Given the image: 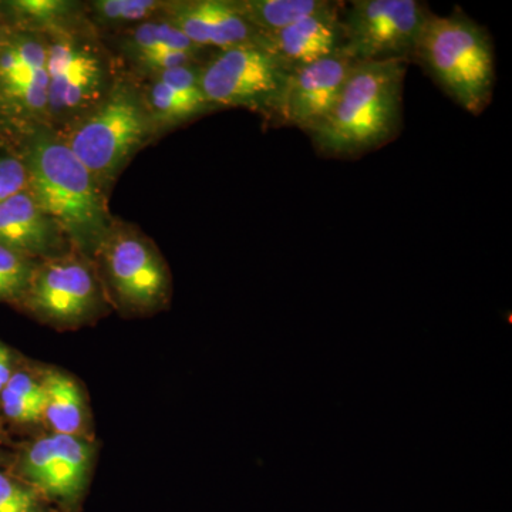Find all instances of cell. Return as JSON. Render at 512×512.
<instances>
[{
    "label": "cell",
    "mask_w": 512,
    "mask_h": 512,
    "mask_svg": "<svg viewBox=\"0 0 512 512\" xmlns=\"http://www.w3.org/2000/svg\"><path fill=\"white\" fill-rule=\"evenodd\" d=\"M407 66L406 60L357 63L328 117L308 134L316 153L360 157L399 136Z\"/></svg>",
    "instance_id": "6da1fadb"
},
{
    "label": "cell",
    "mask_w": 512,
    "mask_h": 512,
    "mask_svg": "<svg viewBox=\"0 0 512 512\" xmlns=\"http://www.w3.org/2000/svg\"><path fill=\"white\" fill-rule=\"evenodd\" d=\"M23 163L28 191L60 232L84 252L100 251L111 229L103 188L63 138L37 134Z\"/></svg>",
    "instance_id": "7a4b0ae2"
},
{
    "label": "cell",
    "mask_w": 512,
    "mask_h": 512,
    "mask_svg": "<svg viewBox=\"0 0 512 512\" xmlns=\"http://www.w3.org/2000/svg\"><path fill=\"white\" fill-rule=\"evenodd\" d=\"M451 100L474 116L493 100L495 56L491 37L463 10L431 15L412 56Z\"/></svg>",
    "instance_id": "3957f363"
},
{
    "label": "cell",
    "mask_w": 512,
    "mask_h": 512,
    "mask_svg": "<svg viewBox=\"0 0 512 512\" xmlns=\"http://www.w3.org/2000/svg\"><path fill=\"white\" fill-rule=\"evenodd\" d=\"M293 70L258 43L218 50L200 69V86L214 109L242 107L284 126Z\"/></svg>",
    "instance_id": "277c9868"
},
{
    "label": "cell",
    "mask_w": 512,
    "mask_h": 512,
    "mask_svg": "<svg viewBox=\"0 0 512 512\" xmlns=\"http://www.w3.org/2000/svg\"><path fill=\"white\" fill-rule=\"evenodd\" d=\"M147 114L128 90H114L63 138L101 188L106 187L140 147L148 130Z\"/></svg>",
    "instance_id": "5b68a950"
},
{
    "label": "cell",
    "mask_w": 512,
    "mask_h": 512,
    "mask_svg": "<svg viewBox=\"0 0 512 512\" xmlns=\"http://www.w3.org/2000/svg\"><path fill=\"white\" fill-rule=\"evenodd\" d=\"M431 12L417 0H353L342 10L343 52L357 63L406 60Z\"/></svg>",
    "instance_id": "8992f818"
},
{
    "label": "cell",
    "mask_w": 512,
    "mask_h": 512,
    "mask_svg": "<svg viewBox=\"0 0 512 512\" xmlns=\"http://www.w3.org/2000/svg\"><path fill=\"white\" fill-rule=\"evenodd\" d=\"M47 45V119L92 111L106 96V60L93 42L55 30Z\"/></svg>",
    "instance_id": "52a82bcc"
},
{
    "label": "cell",
    "mask_w": 512,
    "mask_h": 512,
    "mask_svg": "<svg viewBox=\"0 0 512 512\" xmlns=\"http://www.w3.org/2000/svg\"><path fill=\"white\" fill-rule=\"evenodd\" d=\"M92 458L93 448L82 437L49 434L23 453L18 478L57 510L74 512L89 485Z\"/></svg>",
    "instance_id": "ba28073f"
},
{
    "label": "cell",
    "mask_w": 512,
    "mask_h": 512,
    "mask_svg": "<svg viewBox=\"0 0 512 512\" xmlns=\"http://www.w3.org/2000/svg\"><path fill=\"white\" fill-rule=\"evenodd\" d=\"M22 299L46 322L73 326L92 318L99 309L100 288L82 259L56 256L35 268Z\"/></svg>",
    "instance_id": "9c48e42d"
},
{
    "label": "cell",
    "mask_w": 512,
    "mask_h": 512,
    "mask_svg": "<svg viewBox=\"0 0 512 512\" xmlns=\"http://www.w3.org/2000/svg\"><path fill=\"white\" fill-rule=\"evenodd\" d=\"M100 249L121 303L136 311H148L164 301L167 269L150 242L134 232L111 228Z\"/></svg>",
    "instance_id": "30bf717a"
},
{
    "label": "cell",
    "mask_w": 512,
    "mask_h": 512,
    "mask_svg": "<svg viewBox=\"0 0 512 512\" xmlns=\"http://www.w3.org/2000/svg\"><path fill=\"white\" fill-rule=\"evenodd\" d=\"M47 45L32 33L10 35L0 47V109L23 120L47 117Z\"/></svg>",
    "instance_id": "8fae6325"
},
{
    "label": "cell",
    "mask_w": 512,
    "mask_h": 512,
    "mask_svg": "<svg viewBox=\"0 0 512 512\" xmlns=\"http://www.w3.org/2000/svg\"><path fill=\"white\" fill-rule=\"evenodd\" d=\"M357 62L345 52L293 70L286 93L284 126L309 134L328 117Z\"/></svg>",
    "instance_id": "7c38bea8"
},
{
    "label": "cell",
    "mask_w": 512,
    "mask_h": 512,
    "mask_svg": "<svg viewBox=\"0 0 512 512\" xmlns=\"http://www.w3.org/2000/svg\"><path fill=\"white\" fill-rule=\"evenodd\" d=\"M345 2L332 3L279 32L261 35L259 45L284 60L292 70L343 52L345 32L342 10Z\"/></svg>",
    "instance_id": "4fadbf2b"
},
{
    "label": "cell",
    "mask_w": 512,
    "mask_h": 512,
    "mask_svg": "<svg viewBox=\"0 0 512 512\" xmlns=\"http://www.w3.org/2000/svg\"><path fill=\"white\" fill-rule=\"evenodd\" d=\"M171 9L170 22L202 49L259 45L261 40V33L249 25L234 0H194L177 3Z\"/></svg>",
    "instance_id": "5bb4252c"
},
{
    "label": "cell",
    "mask_w": 512,
    "mask_h": 512,
    "mask_svg": "<svg viewBox=\"0 0 512 512\" xmlns=\"http://www.w3.org/2000/svg\"><path fill=\"white\" fill-rule=\"evenodd\" d=\"M62 232L28 190L0 204V245L33 258L50 256L62 245Z\"/></svg>",
    "instance_id": "9a60e30c"
},
{
    "label": "cell",
    "mask_w": 512,
    "mask_h": 512,
    "mask_svg": "<svg viewBox=\"0 0 512 512\" xmlns=\"http://www.w3.org/2000/svg\"><path fill=\"white\" fill-rule=\"evenodd\" d=\"M200 69L184 66L158 73L148 93L150 109L157 120L180 123L214 109L201 92Z\"/></svg>",
    "instance_id": "2e32d148"
},
{
    "label": "cell",
    "mask_w": 512,
    "mask_h": 512,
    "mask_svg": "<svg viewBox=\"0 0 512 512\" xmlns=\"http://www.w3.org/2000/svg\"><path fill=\"white\" fill-rule=\"evenodd\" d=\"M42 382L46 390L43 419L57 434L80 437L86 423V406L79 386L60 372L47 373Z\"/></svg>",
    "instance_id": "e0dca14e"
},
{
    "label": "cell",
    "mask_w": 512,
    "mask_h": 512,
    "mask_svg": "<svg viewBox=\"0 0 512 512\" xmlns=\"http://www.w3.org/2000/svg\"><path fill=\"white\" fill-rule=\"evenodd\" d=\"M330 3L332 0H235L239 12L261 35L288 28Z\"/></svg>",
    "instance_id": "ac0fdd59"
},
{
    "label": "cell",
    "mask_w": 512,
    "mask_h": 512,
    "mask_svg": "<svg viewBox=\"0 0 512 512\" xmlns=\"http://www.w3.org/2000/svg\"><path fill=\"white\" fill-rule=\"evenodd\" d=\"M130 45L133 52H148L156 49L190 50L201 52L202 47L195 46L177 26L171 22H146L138 26L131 35Z\"/></svg>",
    "instance_id": "d6986e66"
},
{
    "label": "cell",
    "mask_w": 512,
    "mask_h": 512,
    "mask_svg": "<svg viewBox=\"0 0 512 512\" xmlns=\"http://www.w3.org/2000/svg\"><path fill=\"white\" fill-rule=\"evenodd\" d=\"M33 271L29 258L0 245V301L22 299Z\"/></svg>",
    "instance_id": "ffe728a7"
},
{
    "label": "cell",
    "mask_w": 512,
    "mask_h": 512,
    "mask_svg": "<svg viewBox=\"0 0 512 512\" xmlns=\"http://www.w3.org/2000/svg\"><path fill=\"white\" fill-rule=\"evenodd\" d=\"M0 512H62L32 487L0 471Z\"/></svg>",
    "instance_id": "44dd1931"
},
{
    "label": "cell",
    "mask_w": 512,
    "mask_h": 512,
    "mask_svg": "<svg viewBox=\"0 0 512 512\" xmlns=\"http://www.w3.org/2000/svg\"><path fill=\"white\" fill-rule=\"evenodd\" d=\"M160 6L153 0H100L94 3V10L104 22L130 23L147 19Z\"/></svg>",
    "instance_id": "7402d4cb"
},
{
    "label": "cell",
    "mask_w": 512,
    "mask_h": 512,
    "mask_svg": "<svg viewBox=\"0 0 512 512\" xmlns=\"http://www.w3.org/2000/svg\"><path fill=\"white\" fill-rule=\"evenodd\" d=\"M10 9L23 22L33 25H55L57 19H62L69 9V3L57 0H20L9 3Z\"/></svg>",
    "instance_id": "603a6c76"
},
{
    "label": "cell",
    "mask_w": 512,
    "mask_h": 512,
    "mask_svg": "<svg viewBox=\"0 0 512 512\" xmlns=\"http://www.w3.org/2000/svg\"><path fill=\"white\" fill-rule=\"evenodd\" d=\"M29 175L23 160L0 156V204L13 195L28 190Z\"/></svg>",
    "instance_id": "cb8c5ba5"
},
{
    "label": "cell",
    "mask_w": 512,
    "mask_h": 512,
    "mask_svg": "<svg viewBox=\"0 0 512 512\" xmlns=\"http://www.w3.org/2000/svg\"><path fill=\"white\" fill-rule=\"evenodd\" d=\"M200 52H190V50L178 49H156L148 52L138 53V62L148 69L156 72H165V70L177 69V67L195 66Z\"/></svg>",
    "instance_id": "d4e9b609"
},
{
    "label": "cell",
    "mask_w": 512,
    "mask_h": 512,
    "mask_svg": "<svg viewBox=\"0 0 512 512\" xmlns=\"http://www.w3.org/2000/svg\"><path fill=\"white\" fill-rule=\"evenodd\" d=\"M0 396H2L3 412L10 420L16 423H36L43 419L45 404L19 399L6 392L0 393Z\"/></svg>",
    "instance_id": "484cf974"
},
{
    "label": "cell",
    "mask_w": 512,
    "mask_h": 512,
    "mask_svg": "<svg viewBox=\"0 0 512 512\" xmlns=\"http://www.w3.org/2000/svg\"><path fill=\"white\" fill-rule=\"evenodd\" d=\"M2 392L12 394L19 399L30 400V402L46 403V390L43 382H37L26 373H13Z\"/></svg>",
    "instance_id": "4316f807"
},
{
    "label": "cell",
    "mask_w": 512,
    "mask_h": 512,
    "mask_svg": "<svg viewBox=\"0 0 512 512\" xmlns=\"http://www.w3.org/2000/svg\"><path fill=\"white\" fill-rule=\"evenodd\" d=\"M12 367H10V353L5 346L0 343V393L5 389L10 377H12Z\"/></svg>",
    "instance_id": "83f0119b"
},
{
    "label": "cell",
    "mask_w": 512,
    "mask_h": 512,
    "mask_svg": "<svg viewBox=\"0 0 512 512\" xmlns=\"http://www.w3.org/2000/svg\"><path fill=\"white\" fill-rule=\"evenodd\" d=\"M8 30L5 29V25H3L2 22H0V47L5 45L6 40H8L9 37Z\"/></svg>",
    "instance_id": "f1b7e54d"
}]
</instances>
